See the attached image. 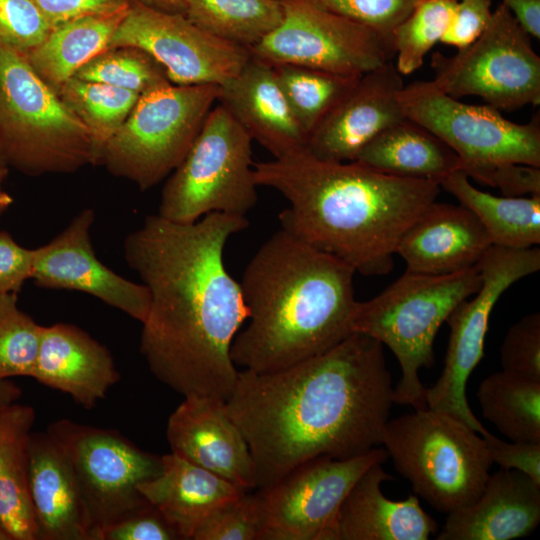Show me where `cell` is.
Listing matches in <instances>:
<instances>
[{
    "label": "cell",
    "mask_w": 540,
    "mask_h": 540,
    "mask_svg": "<svg viewBox=\"0 0 540 540\" xmlns=\"http://www.w3.org/2000/svg\"><path fill=\"white\" fill-rule=\"evenodd\" d=\"M248 225L246 216L219 212L187 224L154 214L124 239V259L150 295L140 353L183 397L226 401L236 385L230 348L249 311L224 249Z\"/></svg>",
    "instance_id": "cell-1"
},
{
    "label": "cell",
    "mask_w": 540,
    "mask_h": 540,
    "mask_svg": "<svg viewBox=\"0 0 540 540\" xmlns=\"http://www.w3.org/2000/svg\"><path fill=\"white\" fill-rule=\"evenodd\" d=\"M393 390L383 344L359 332L279 370H239L225 404L248 443L256 489L313 458L381 445Z\"/></svg>",
    "instance_id": "cell-2"
},
{
    "label": "cell",
    "mask_w": 540,
    "mask_h": 540,
    "mask_svg": "<svg viewBox=\"0 0 540 540\" xmlns=\"http://www.w3.org/2000/svg\"><path fill=\"white\" fill-rule=\"evenodd\" d=\"M253 168L258 186L288 201L281 229L366 276L393 270L402 236L440 193L433 180L324 161L306 149Z\"/></svg>",
    "instance_id": "cell-3"
},
{
    "label": "cell",
    "mask_w": 540,
    "mask_h": 540,
    "mask_svg": "<svg viewBox=\"0 0 540 540\" xmlns=\"http://www.w3.org/2000/svg\"><path fill=\"white\" fill-rule=\"evenodd\" d=\"M355 270L281 229L240 282L249 322L236 334V367L271 372L320 354L353 333Z\"/></svg>",
    "instance_id": "cell-4"
},
{
    "label": "cell",
    "mask_w": 540,
    "mask_h": 540,
    "mask_svg": "<svg viewBox=\"0 0 540 540\" xmlns=\"http://www.w3.org/2000/svg\"><path fill=\"white\" fill-rule=\"evenodd\" d=\"M481 283L477 265L446 275L406 271L379 295L357 303L353 333L367 334L386 345L400 365L394 403L427 408L426 388L420 381L419 370L434 364L433 344L439 328Z\"/></svg>",
    "instance_id": "cell-5"
},
{
    "label": "cell",
    "mask_w": 540,
    "mask_h": 540,
    "mask_svg": "<svg viewBox=\"0 0 540 540\" xmlns=\"http://www.w3.org/2000/svg\"><path fill=\"white\" fill-rule=\"evenodd\" d=\"M0 154L6 165L35 176L98 164L85 125L23 54L1 45Z\"/></svg>",
    "instance_id": "cell-6"
},
{
    "label": "cell",
    "mask_w": 540,
    "mask_h": 540,
    "mask_svg": "<svg viewBox=\"0 0 540 540\" xmlns=\"http://www.w3.org/2000/svg\"><path fill=\"white\" fill-rule=\"evenodd\" d=\"M382 444L414 493L444 514L476 501L493 464L476 431L429 408L388 420Z\"/></svg>",
    "instance_id": "cell-7"
},
{
    "label": "cell",
    "mask_w": 540,
    "mask_h": 540,
    "mask_svg": "<svg viewBox=\"0 0 540 540\" xmlns=\"http://www.w3.org/2000/svg\"><path fill=\"white\" fill-rule=\"evenodd\" d=\"M214 84H166L141 94L104 146L100 165L147 190L182 162L217 103Z\"/></svg>",
    "instance_id": "cell-8"
},
{
    "label": "cell",
    "mask_w": 540,
    "mask_h": 540,
    "mask_svg": "<svg viewBox=\"0 0 540 540\" xmlns=\"http://www.w3.org/2000/svg\"><path fill=\"white\" fill-rule=\"evenodd\" d=\"M252 138L219 103L164 185L158 215L176 223L226 213L245 216L258 199Z\"/></svg>",
    "instance_id": "cell-9"
},
{
    "label": "cell",
    "mask_w": 540,
    "mask_h": 540,
    "mask_svg": "<svg viewBox=\"0 0 540 540\" xmlns=\"http://www.w3.org/2000/svg\"><path fill=\"white\" fill-rule=\"evenodd\" d=\"M431 67L433 83L455 99L477 96L499 111L540 103V57L503 4L474 42L452 56L434 53Z\"/></svg>",
    "instance_id": "cell-10"
},
{
    "label": "cell",
    "mask_w": 540,
    "mask_h": 540,
    "mask_svg": "<svg viewBox=\"0 0 540 540\" xmlns=\"http://www.w3.org/2000/svg\"><path fill=\"white\" fill-rule=\"evenodd\" d=\"M404 116L446 143L459 157L460 170L500 163L540 167V117L524 124L504 118L489 105H471L442 92L433 81H415L399 93Z\"/></svg>",
    "instance_id": "cell-11"
},
{
    "label": "cell",
    "mask_w": 540,
    "mask_h": 540,
    "mask_svg": "<svg viewBox=\"0 0 540 540\" xmlns=\"http://www.w3.org/2000/svg\"><path fill=\"white\" fill-rule=\"evenodd\" d=\"M73 470L89 524V539L147 501L138 491L158 475L161 456L146 452L111 429L69 419L47 429Z\"/></svg>",
    "instance_id": "cell-12"
},
{
    "label": "cell",
    "mask_w": 540,
    "mask_h": 540,
    "mask_svg": "<svg viewBox=\"0 0 540 540\" xmlns=\"http://www.w3.org/2000/svg\"><path fill=\"white\" fill-rule=\"evenodd\" d=\"M477 266L481 286L471 300L461 301L447 317L450 336L444 369L435 384L426 388L425 398L427 408L449 414L484 435L488 431L467 401V380L483 357L494 305L513 283L540 270V249L491 245Z\"/></svg>",
    "instance_id": "cell-13"
},
{
    "label": "cell",
    "mask_w": 540,
    "mask_h": 540,
    "mask_svg": "<svg viewBox=\"0 0 540 540\" xmlns=\"http://www.w3.org/2000/svg\"><path fill=\"white\" fill-rule=\"evenodd\" d=\"M280 2V23L249 50L260 59L361 76L395 56L391 36L331 12L314 0Z\"/></svg>",
    "instance_id": "cell-14"
},
{
    "label": "cell",
    "mask_w": 540,
    "mask_h": 540,
    "mask_svg": "<svg viewBox=\"0 0 540 540\" xmlns=\"http://www.w3.org/2000/svg\"><path fill=\"white\" fill-rule=\"evenodd\" d=\"M387 458L386 449L376 447L350 459L319 456L255 489L262 519L260 540H329L351 487L371 465Z\"/></svg>",
    "instance_id": "cell-15"
},
{
    "label": "cell",
    "mask_w": 540,
    "mask_h": 540,
    "mask_svg": "<svg viewBox=\"0 0 540 540\" xmlns=\"http://www.w3.org/2000/svg\"><path fill=\"white\" fill-rule=\"evenodd\" d=\"M135 47L156 60L172 84L222 85L249 60L248 49L201 29L183 14L130 3L108 48Z\"/></svg>",
    "instance_id": "cell-16"
},
{
    "label": "cell",
    "mask_w": 540,
    "mask_h": 540,
    "mask_svg": "<svg viewBox=\"0 0 540 540\" xmlns=\"http://www.w3.org/2000/svg\"><path fill=\"white\" fill-rule=\"evenodd\" d=\"M94 218L93 209L82 210L54 239L36 248L31 279L42 288L84 292L143 323L149 292L97 258L90 238Z\"/></svg>",
    "instance_id": "cell-17"
},
{
    "label": "cell",
    "mask_w": 540,
    "mask_h": 540,
    "mask_svg": "<svg viewBox=\"0 0 540 540\" xmlns=\"http://www.w3.org/2000/svg\"><path fill=\"white\" fill-rule=\"evenodd\" d=\"M403 87L392 60L363 74L309 133L306 151L324 161H355L376 135L406 119L399 102Z\"/></svg>",
    "instance_id": "cell-18"
},
{
    "label": "cell",
    "mask_w": 540,
    "mask_h": 540,
    "mask_svg": "<svg viewBox=\"0 0 540 540\" xmlns=\"http://www.w3.org/2000/svg\"><path fill=\"white\" fill-rule=\"evenodd\" d=\"M166 437L171 452L177 456L244 490L256 489L248 443L229 415L225 401L184 397L169 416Z\"/></svg>",
    "instance_id": "cell-19"
},
{
    "label": "cell",
    "mask_w": 540,
    "mask_h": 540,
    "mask_svg": "<svg viewBox=\"0 0 540 540\" xmlns=\"http://www.w3.org/2000/svg\"><path fill=\"white\" fill-rule=\"evenodd\" d=\"M217 103L275 159L306 149L308 135L291 110L271 63L251 54L242 70L219 86Z\"/></svg>",
    "instance_id": "cell-20"
},
{
    "label": "cell",
    "mask_w": 540,
    "mask_h": 540,
    "mask_svg": "<svg viewBox=\"0 0 540 540\" xmlns=\"http://www.w3.org/2000/svg\"><path fill=\"white\" fill-rule=\"evenodd\" d=\"M491 245L471 210L434 201L406 230L396 254L404 259L408 272L446 275L476 266Z\"/></svg>",
    "instance_id": "cell-21"
},
{
    "label": "cell",
    "mask_w": 540,
    "mask_h": 540,
    "mask_svg": "<svg viewBox=\"0 0 540 540\" xmlns=\"http://www.w3.org/2000/svg\"><path fill=\"white\" fill-rule=\"evenodd\" d=\"M438 540H511L540 523V485L517 470L489 474L472 504L447 514Z\"/></svg>",
    "instance_id": "cell-22"
},
{
    "label": "cell",
    "mask_w": 540,
    "mask_h": 540,
    "mask_svg": "<svg viewBox=\"0 0 540 540\" xmlns=\"http://www.w3.org/2000/svg\"><path fill=\"white\" fill-rule=\"evenodd\" d=\"M32 378L70 395L87 409L103 399L119 380L109 350L77 326H43Z\"/></svg>",
    "instance_id": "cell-23"
},
{
    "label": "cell",
    "mask_w": 540,
    "mask_h": 540,
    "mask_svg": "<svg viewBox=\"0 0 540 540\" xmlns=\"http://www.w3.org/2000/svg\"><path fill=\"white\" fill-rule=\"evenodd\" d=\"M383 463L371 465L354 483L336 514L329 540H427L437 523L418 496L390 500L381 484L391 481Z\"/></svg>",
    "instance_id": "cell-24"
},
{
    "label": "cell",
    "mask_w": 540,
    "mask_h": 540,
    "mask_svg": "<svg viewBox=\"0 0 540 540\" xmlns=\"http://www.w3.org/2000/svg\"><path fill=\"white\" fill-rule=\"evenodd\" d=\"M29 489L39 540L89 539V524L73 470L47 431L30 437Z\"/></svg>",
    "instance_id": "cell-25"
},
{
    "label": "cell",
    "mask_w": 540,
    "mask_h": 540,
    "mask_svg": "<svg viewBox=\"0 0 540 540\" xmlns=\"http://www.w3.org/2000/svg\"><path fill=\"white\" fill-rule=\"evenodd\" d=\"M158 475L139 484L181 539L192 540L205 518L222 503L247 491L170 452L161 456Z\"/></svg>",
    "instance_id": "cell-26"
},
{
    "label": "cell",
    "mask_w": 540,
    "mask_h": 540,
    "mask_svg": "<svg viewBox=\"0 0 540 540\" xmlns=\"http://www.w3.org/2000/svg\"><path fill=\"white\" fill-rule=\"evenodd\" d=\"M34 409L13 403L0 416V521L12 540H39L29 489Z\"/></svg>",
    "instance_id": "cell-27"
},
{
    "label": "cell",
    "mask_w": 540,
    "mask_h": 540,
    "mask_svg": "<svg viewBox=\"0 0 540 540\" xmlns=\"http://www.w3.org/2000/svg\"><path fill=\"white\" fill-rule=\"evenodd\" d=\"M355 161L388 174L438 184L461 167L458 155L446 143L407 118L376 135Z\"/></svg>",
    "instance_id": "cell-28"
},
{
    "label": "cell",
    "mask_w": 540,
    "mask_h": 540,
    "mask_svg": "<svg viewBox=\"0 0 540 540\" xmlns=\"http://www.w3.org/2000/svg\"><path fill=\"white\" fill-rule=\"evenodd\" d=\"M130 4L87 15L52 28L46 39L25 57L34 71L54 90L92 58L108 49Z\"/></svg>",
    "instance_id": "cell-29"
},
{
    "label": "cell",
    "mask_w": 540,
    "mask_h": 540,
    "mask_svg": "<svg viewBox=\"0 0 540 540\" xmlns=\"http://www.w3.org/2000/svg\"><path fill=\"white\" fill-rule=\"evenodd\" d=\"M439 186L478 217L492 245L528 249L540 243V195L494 196L475 188L461 170L444 177Z\"/></svg>",
    "instance_id": "cell-30"
},
{
    "label": "cell",
    "mask_w": 540,
    "mask_h": 540,
    "mask_svg": "<svg viewBox=\"0 0 540 540\" xmlns=\"http://www.w3.org/2000/svg\"><path fill=\"white\" fill-rule=\"evenodd\" d=\"M483 417L515 442L540 443V380L514 373H492L479 384Z\"/></svg>",
    "instance_id": "cell-31"
},
{
    "label": "cell",
    "mask_w": 540,
    "mask_h": 540,
    "mask_svg": "<svg viewBox=\"0 0 540 540\" xmlns=\"http://www.w3.org/2000/svg\"><path fill=\"white\" fill-rule=\"evenodd\" d=\"M227 42L250 50L280 23V0H186L183 14Z\"/></svg>",
    "instance_id": "cell-32"
},
{
    "label": "cell",
    "mask_w": 540,
    "mask_h": 540,
    "mask_svg": "<svg viewBox=\"0 0 540 540\" xmlns=\"http://www.w3.org/2000/svg\"><path fill=\"white\" fill-rule=\"evenodd\" d=\"M87 128L98 154L127 119L140 95L110 85L72 77L55 89Z\"/></svg>",
    "instance_id": "cell-33"
},
{
    "label": "cell",
    "mask_w": 540,
    "mask_h": 540,
    "mask_svg": "<svg viewBox=\"0 0 540 540\" xmlns=\"http://www.w3.org/2000/svg\"><path fill=\"white\" fill-rule=\"evenodd\" d=\"M272 65L279 86L307 135L360 78L298 65Z\"/></svg>",
    "instance_id": "cell-34"
},
{
    "label": "cell",
    "mask_w": 540,
    "mask_h": 540,
    "mask_svg": "<svg viewBox=\"0 0 540 540\" xmlns=\"http://www.w3.org/2000/svg\"><path fill=\"white\" fill-rule=\"evenodd\" d=\"M457 0H420L391 33L395 66L401 75L418 70L427 53L444 36Z\"/></svg>",
    "instance_id": "cell-35"
},
{
    "label": "cell",
    "mask_w": 540,
    "mask_h": 540,
    "mask_svg": "<svg viewBox=\"0 0 540 540\" xmlns=\"http://www.w3.org/2000/svg\"><path fill=\"white\" fill-rule=\"evenodd\" d=\"M74 77L141 95L171 83L161 65L135 47L108 48L83 65Z\"/></svg>",
    "instance_id": "cell-36"
},
{
    "label": "cell",
    "mask_w": 540,
    "mask_h": 540,
    "mask_svg": "<svg viewBox=\"0 0 540 540\" xmlns=\"http://www.w3.org/2000/svg\"><path fill=\"white\" fill-rule=\"evenodd\" d=\"M43 326L17 306V293L0 295V379L31 377Z\"/></svg>",
    "instance_id": "cell-37"
},
{
    "label": "cell",
    "mask_w": 540,
    "mask_h": 540,
    "mask_svg": "<svg viewBox=\"0 0 540 540\" xmlns=\"http://www.w3.org/2000/svg\"><path fill=\"white\" fill-rule=\"evenodd\" d=\"M253 491H245L216 507L192 540H260V503L257 492Z\"/></svg>",
    "instance_id": "cell-38"
},
{
    "label": "cell",
    "mask_w": 540,
    "mask_h": 540,
    "mask_svg": "<svg viewBox=\"0 0 540 540\" xmlns=\"http://www.w3.org/2000/svg\"><path fill=\"white\" fill-rule=\"evenodd\" d=\"M33 0H0V45L24 56L38 47L52 30Z\"/></svg>",
    "instance_id": "cell-39"
},
{
    "label": "cell",
    "mask_w": 540,
    "mask_h": 540,
    "mask_svg": "<svg viewBox=\"0 0 540 540\" xmlns=\"http://www.w3.org/2000/svg\"><path fill=\"white\" fill-rule=\"evenodd\" d=\"M504 371L540 380V313L524 316L507 331L500 349Z\"/></svg>",
    "instance_id": "cell-40"
},
{
    "label": "cell",
    "mask_w": 540,
    "mask_h": 540,
    "mask_svg": "<svg viewBox=\"0 0 540 540\" xmlns=\"http://www.w3.org/2000/svg\"><path fill=\"white\" fill-rule=\"evenodd\" d=\"M321 7L383 35L392 31L420 0H314Z\"/></svg>",
    "instance_id": "cell-41"
},
{
    "label": "cell",
    "mask_w": 540,
    "mask_h": 540,
    "mask_svg": "<svg viewBox=\"0 0 540 540\" xmlns=\"http://www.w3.org/2000/svg\"><path fill=\"white\" fill-rule=\"evenodd\" d=\"M176 529L150 503L98 531L93 540H178Z\"/></svg>",
    "instance_id": "cell-42"
},
{
    "label": "cell",
    "mask_w": 540,
    "mask_h": 540,
    "mask_svg": "<svg viewBox=\"0 0 540 540\" xmlns=\"http://www.w3.org/2000/svg\"><path fill=\"white\" fill-rule=\"evenodd\" d=\"M467 176L499 188L505 197L540 195V167L520 163H500L475 169Z\"/></svg>",
    "instance_id": "cell-43"
},
{
    "label": "cell",
    "mask_w": 540,
    "mask_h": 540,
    "mask_svg": "<svg viewBox=\"0 0 540 540\" xmlns=\"http://www.w3.org/2000/svg\"><path fill=\"white\" fill-rule=\"evenodd\" d=\"M493 0H457L450 24L441 43L463 49L474 42L487 27Z\"/></svg>",
    "instance_id": "cell-44"
},
{
    "label": "cell",
    "mask_w": 540,
    "mask_h": 540,
    "mask_svg": "<svg viewBox=\"0 0 540 540\" xmlns=\"http://www.w3.org/2000/svg\"><path fill=\"white\" fill-rule=\"evenodd\" d=\"M482 438L492 463L501 469L520 471L540 485V443L506 442L489 432Z\"/></svg>",
    "instance_id": "cell-45"
},
{
    "label": "cell",
    "mask_w": 540,
    "mask_h": 540,
    "mask_svg": "<svg viewBox=\"0 0 540 540\" xmlns=\"http://www.w3.org/2000/svg\"><path fill=\"white\" fill-rule=\"evenodd\" d=\"M35 249H27L15 242L6 232H0V295L18 293L24 282L31 279Z\"/></svg>",
    "instance_id": "cell-46"
},
{
    "label": "cell",
    "mask_w": 540,
    "mask_h": 540,
    "mask_svg": "<svg viewBox=\"0 0 540 540\" xmlns=\"http://www.w3.org/2000/svg\"><path fill=\"white\" fill-rule=\"evenodd\" d=\"M52 27L87 15L113 11L127 0H33Z\"/></svg>",
    "instance_id": "cell-47"
},
{
    "label": "cell",
    "mask_w": 540,
    "mask_h": 540,
    "mask_svg": "<svg viewBox=\"0 0 540 540\" xmlns=\"http://www.w3.org/2000/svg\"><path fill=\"white\" fill-rule=\"evenodd\" d=\"M501 1L531 37L540 38V0Z\"/></svg>",
    "instance_id": "cell-48"
},
{
    "label": "cell",
    "mask_w": 540,
    "mask_h": 540,
    "mask_svg": "<svg viewBox=\"0 0 540 540\" xmlns=\"http://www.w3.org/2000/svg\"><path fill=\"white\" fill-rule=\"evenodd\" d=\"M145 7L173 14H184L186 0H127Z\"/></svg>",
    "instance_id": "cell-49"
},
{
    "label": "cell",
    "mask_w": 540,
    "mask_h": 540,
    "mask_svg": "<svg viewBox=\"0 0 540 540\" xmlns=\"http://www.w3.org/2000/svg\"><path fill=\"white\" fill-rule=\"evenodd\" d=\"M20 394V390L6 379H0V416L3 411L13 404Z\"/></svg>",
    "instance_id": "cell-50"
},
{
    "label": "cell",
    "mask_w": 540,
    "mask_h": 540,
    "mask_svg": "<svg viewBox=\"0 0 540 540\" xmlns=\"http://www.w3.org/2000/svg\"><path fill=\"white\" fill-rule=\"evenodd\" d=\"M12 202V197L0 185V215L9 208Z\"/></svg>",
    "instance_id": "cell-51"
},
{
    "label": "cell",
    "mask_w": 540,
    "mask_h": 540,
    "mask_svg": "<svg viewBox=\"0 0 540 540\" xmlns=\"http://www.w3.org/2000/svg\"><path fill=\"white\" fill-rule=\"evenodd\" d=\"M7 174V169H0V185Z\"/></svg>",
    "instance_id": "cell-52"
},
{
    "label": "cell",
    "mask_w": 540,
    "mask_h": 540,
    "mask_svg": "<svg viewBox=\"0 0 540 540\" xmlns=\"http://www.w3.org/2000/svg\"><path fill=\"white\" fill-rule=\"evenodd\" d=\"M6 166H7V165H6V163L4 162V160H3V158H2V156H1V154H0V169H7Z\"/></svg>",
    "instance_id": "cell-53"
}]
</instances>
